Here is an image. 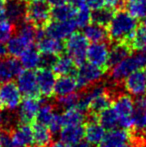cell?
<instances>
[{
  "label": "cell",
  "instance_id": "43",
  "mask_svg": "<svg viewBox=\"0 0 146 147\" xmlns=\"http://www.w3.org/2000/svg\"><path fill=\"white\" fill-rule=\"evenodd\" d=\"M66 1H67V3L70 4L75 9L86 5V0H66Z\"/></svg>",
  "mask_w": 146,
  "mask_h": 147
},
{
  "label": "cell",
  "instance_id": "55",
  "mask_svg": "<svg viewBox=\"0 0 146 147\" xmlns=\"http://www.w3.org/2000/svg\"><path fill=\"white\" fill-rule=\"evenodd\" d=\"M145 68H146V67H145ZM145 74H146V70H145Z\"/></svg>",
  "mask_w": 146,
  "mask_h": 147
},
{
  "label": "cell",
  "instance_id": "33",
  "mask_svg": "<svg viewBox=\"0 0 146 147\" xmlns=\"http://www.w3.org/2000/svg\"><path fill=\"white\" fill-rule=\"evenodd\" d=\"M132 128L137 133H142L146 128V107L135 106L132 115Z\"/></svg>",
  "mask_w": 146,
  "mask_h": 147
},
{
  "label": "cell",
  "instance_id": "34",
  "mask_svg": "<svg viewBox=\"0 0 146 147\" xmlns=\"http://www.w3.org/2000/svg\"><path fill=\"white\" fill-rule=\"evenodd\" d=\"M54 107L50 103H43L39 107L37 114L35 117V121L37 123H40L42 125L48 126L49 122L51 121L53 115H54Z\"/></svg>",
  "mask_w": 146,
  "mask_h": 147
},
{
  "label": "cell",
  "instance_id": "53",
  "mask_svg": "<svg viewBox=\"0 0 146 147\" xmlns=\"http://www.w3.org/2000/svg\"><path fill=\"white\" fill-rule=\"evenodd\" d=\"M143 133H144V139H145V141H146V128H145L144 131H143Z\"/></svg>",
  "mask_w": 146,
  "mask_h": 147
},
{
  "label": "cell",
  "instance_id": "6",
  "mask_svg": "<svg viewBox=\"0 0 146 147\" xmlns=\"http://www.w3.org/2000/svg\"><path fill=\"white\" fill-rule=\"evenodd\" d=\"M51 17V9L46 2L32 1L26 5L25 18L35 26L45 25Z\"/></svg>",
  "mask_w": 146,
  "mask_h": 147
},
{
  "label": "cell",
  "instance_id": "16",
  "mask_svg": "<svg viewBox=\"0 0 146 147\" xmlns=\"http://www.w3.org/2000/svg\"><path fill=\"white\" fill-rule=\"evenodd\" d=\"M86 119H87V122H86V125L84 126V137L92 145H98L103 139L106 130L98 122L97 115L89 113Z\"/></svg>",
  "mask_w": 146,
  "mask_h": 147
},
{
  "label": "cell",
  "instance_id": "26",
  "mask_svg": "<svg viewBox=\"0 0 146 147\" xmlns=\"http://www.w3.org/2000/svg\"><path fill=\"white\" fill-rule=\"evenodd\" d=\"M83 35L90 42H101L108 38L107 29L105 26L90 22L88 25L83 27Z\"/></svg>",
  "mask_w": 146,
  "mask_h": 147
},
{
  "label": "cell",
  "instance_id": "32",
  "mask_svg": "<svg viewBox=\"0 0 146 147\" xmlns=\"http://www.w3.org/2000/svg\"><path fill=\"white\" fill-rule=\"evenodd\" d=\"M73 21L76 27L83 28L92 21V12L86 5L76 8L73 16Z\"/></svg>",
  "mask_w": 146,
  "mask_h": 147
},
{
  "label": "cell",
  "instance_id": "12",
  "mask_svg": "<svg viewBox=\"0 0 146 147\" xmlns=\"http://www.w3.org/2000/svg\"><path fill=\"white\" fill-rule=\"evenodd\" d=\"M36 73L37 86L39 94L45 98H50L54 94V85L56 81V74L51 68L40 67Z\"/></svg>",
  "mask_w": 146,
  "mask_h": 147
},
{
  "label": "cell",
  "instance_id": "27",
  "mask_svg": "<svg viewBox=\"0 0 146 147\" xmlns=\"http://www.w3.org/2000/svg\"><path fill=\"white\" fill-rule=\"evenodd\" d=\"M130 53V47L129 45L125 44L124 42H116L109 49V55H108V64L107 66H114L115 64L119 63L123 60L127 55Z\"/></svg>",
  "mask_w": 146,
  "mask_h": 147
},
{
  "label": "cell",
  "instance_id": "28",
  "mask_svg": "<svg viewBox=\"0 0 146 147\" xmlns=\"http://www.w3.org/2000/svg\"><path fill=\"white\" fill-rule=\"evenodd\" d=\"M64 125H79L83 124L86 119V113L79 109L77 106L70 107L61 113Z\"/></svg>",
  "mask_w": 146,
  "mask_h": 147
},
{
  "label": "cell",
  "instance_id": "35",
  "mask_svg": "<svg viewBox=\"0 0 146 147\" xmlns=\"http://www.w3.org/2000/svg\"><path fill=\"white\" fill-rule=\"evenodd\" d=\"M129 42L131 43V47L136 51L146 52V30L142 27L137 28Z\"/></svg>",
  "mask_w": 146,
  "mask_h": 147
},
{
  "label": "cell",
  "instance_id": "50",
  "mask_svg": "<svg viewBox=\"0 0 146 147\" xmlns=\"http://www.w3.org/2000/svg\"><path fill=\"white\" fill-rule=\"evenodd\" d=\"M142 28H144L146 30V17L143 18V22H142Z\"/></svg>",
  "mask_w": 146,
  "mask_h": 147
},
{
  "label": "cell",
  "instance_id": "25",
  "mask_svg": "<svg viewBox=\"0 0 146 147\" xmlns=\"http://www.w3.org/2000/svg\"><path fill=\"white\" fill-rule=\"evenodd\" d=\"M76 64L68 55H58L54 60L51 69L56 75H70L75 72Z\"/></svg>",
  "mask_w": 146,
  "mask_h": 147
},
{
  "label": "cell",
  "instance_id": "41",
  "mask_svg": "<svg viewBox=\"0 0 146 147\" xmlns=\"http://www.w3.org/2000/svg\"><path fill=\"white\" fill-rule=\"evenodd\" d=\"M0 140H1V143L3 147H24L14 141L11 138V135H10L9 132L5 131V130L0 131Z\"/></svg>",
  "mask_w": 146,
  "mask_h": 147
},
{
  "label": "cell",
  "instance_id": "37",
  "mask_svg": "<svg viewBox=\"0 0 146 147\" xmlns=\"http://www.w3.org/2000/svg\"><path fill=\"white\" fill-rule=\"evenodd\" d=\"M36 32H37V28H35V25L29 21L20 22L19 27H18L17 30L18 34L23 36L24 38L27 39L32 44L36 40Z\"/></svg>",
  "mask_w": 146,
  "mask_h": 147
},
{
  "label": "cell",
  "instance_id": "11",
  "mask_svg": "<svg viewBox=\"0 0 146 147\" xmlns=\"http://www.w3.org/2000/svg\"><path fill=\"white\" fill-rule=\"evenodd\" d=\"M109 49V46L105 41L91 42V44L88 45L86 51V60L89 63L105 69L108 64Z\"/></svg>",
  "mask_w": 146,
  "mask_h": 147
},
{
  "label": "cell",
  "instance_id": "51",
  "mask_svg": "<svg viewBox=\"0 0 146 147\" xmlns=\"http://www.w3.org/2000/svg\"><path fill=\"white\" fill-rule=\"evenodd\" d=\"M5 1H6V0H0V8L4 7V4H5Z\"/></svg>",
  "mask_w": 146,
  "mask_h": 147
},
{
  "label": "cell",
  "instance_id": "3",
  "mask_svg": "<svg viewBox=\"0 0 146 147\" xmlns=\"http://www.w3.org/2000/svg\"><path fill=\"white\" fill-rule=\"evenodd\" d=\"M112 108L118 117V127L123 129H132V115L134 112L135 103L129 94H119L112 100Z\"/></svg>",
  "mask_w": 146,
  "mask_h": 147
},
{
  "label": "cell",
  "instance_id": "21",
  "mask_svg": "<svg viewBox=\"0 0 146 147\" xmlns=\"http://www.w3.org/2000/svg\"><path fill=\"white\" fill-rule=\"evenodd\" d=\"M19 58L22 68L27 70H35L40 68L42 54L37 48L30 46L20 55Z\"/></svg>",
  "mask_w": 146,
  "mask_h": 147
},
{
  "label": "cell",
  "instance_id": "18",
  "mask_svg": "<svg viewBox=\"0 0 146 147\" xmlns=\"http://www.w3.org/2000/svg\"><path fill=\"white\" fill-rule=\"evenodd\" d=\"M3 8L7 18L13 23H20L25 18V0H6Z\"/></svg>",
  "mask_w": 146,
  "mask_h": 147
},
{
  "label": "cell",
  "instance_id": "23",
  "mask_svg": "<svg viewBox=\"0 0 146 147\" xmlns=\"http://www.w3.org/2000/svg\"><path fill=\"white\" fill-rule=\"evenodd\" d=\"M78 88L77 80L75 76L70 75H61L58 79H56L54 85V94L57 96L69 94V93L76 92Z\"/></svg>",
  "mask_w": 146,
  "mask_h": 147
},
{
  "label": "cell",
  "instance_id": "45",
  "mask_svg": "<svg viewBox=\"0 0 146 147\" xmlns=\"http://www.w3.org/2000/svg\"><path fill=\"white\" fill-rule=\"evenodd\" d=\"M94 145H92L90 142H88L87 140H83V139H81L80 141H78L77 143H75V144H73L72 146H70V147H93Z\"/></svg>",
  "mask_w": 146,
  "mask_h": 147
},
{
  "label": "cell",
  "instance_id": "47",
  "mask_svg": "<svg viewBox=\"0 0 146 147\" xmlns=\"http://www.w3.org/2000/svg\"><path fill=\"white\" fill-rule=\"evenodd\" d=\"M47 2L52 6H57V5H61V4L66 3L67 1L66 0H47Z\"/></svg>",
  "mask_w": 146,
  "mask_h": 147
},
{
  "label": "cell",
  "instance_id": "24",
  "mask_svg": "<svg viewBox=\"0 0 146 147\" xmlns=\"http://www.w3.org/2000/svg\"><path fill=\"white\" fill-rule=\"evenodd\" d=\"M33 128V147H48L52 141V133L48 127L40 123L32 125Z\"/></svg>",
  "mask_w": 146,
  "mask_h": 147
},
{
  "label": "cell",
  "instance_id": "31",
  "mask_svg": "<svg viewBox=\"0 0 146 147\" xmlns=\"http://www.w3.org/2000/svg\"><path fill=\"white\" fill-rule=\"evenodd\" d=\"M74 13L75 8L66 2L61 5L53 6V9L51 10V17L53 20H72Z\"/></svg>",
  "mask_w": 146,
  "mask_h": 147
},
{
  "label": "cell",
  "instance_id": "5",
  "mask_svg": "<svg viewBox=\"0 0 146 147\" xmlns=\"http://www.w3.org/2000/svg\"><path fill=\"white\" fill-rule=\"evenodd\" d=\"M105 69L99 66H96L89 62H84L79 65L75 71V78L77 80L78 88H87L88 86L98 83L103 78Z\"/></svg>",
  "mask_w": 146,
  "mask_h": 147
},
{
  "label": "cell",
  "instance_id": "1",
  "mask_svg": "<svg viewBox=\"0 0 146 147\" xmlns=\"http://www.w3.org/2000/svg\"><path fill=\"white\" fill-rule=\"evenodd\" d=\"M138 28L137 19L126 10L113 12L110 21L107 24L108 37L114 42H126L134 35Z\"/></svg>",
  "mask_w": 146,
  "mask_h": 147
},
{
  "label": "cell",
  "instance_id": "9",
  "mask_svg": "<svg viewBox=\"0 0 146 147\" xmlns=\"http://www.w3.org/2000/svg\"><path fill=\"white\" fill-rule=\"evenodd\" d=\"M132 135L128 130L117 127L108 130L98 145L99 147H132Z\"/></svg>",
  "mask_w": 146,
  "mask_h": 147
},
{
  "label": "cell",
  "instance_id": "4",
  "mask_svg": "<svg viewBox=\"0 0 146 147\" xmlns=\"http://www.w3.org/2000/svg\"><path fill=\"white\" fill-rule=\"evenodd\" d=\"M88 40L83 33L74 32L66 38L64 50L66 54L74 61L76 65H81L86 61V51L88 48Z\"/></svg>",
  "mask_w": 146,
  "mask_h": 147
},
{
  "label": "cell",
  "instance_id": "8",
  "mask_svg": "<svg viewBox=\"0 0 146 147\" xmlns=\"http://www.w3.org/2000/svg\"><path fill=\"white\" fill-rule=\"evenodd\" d=\"M22 100V94L20 93L16 83L13 81L0 83V102L1 105L10 111L16 110Z\"/></svg>",
  "mask_w": 146,
  "mask_h": 147
},
{
  "label": "cell",
  "instance_id": "10",
  "mask_svg": "<svg viewBox=\"0 0 146 147\" xmlns=\"http://www.w3.org/2000/svg\"><path fill=\"white\" fill-rule=\"evenodd\" d=\"M40 96H25L18 106L17 118L20 123H31L35 121L39 107L42 104Z\"/></svg>",
  "mask_w": 146,
  "mask_h": 147
},
{
  "label": "cell",
  "instance_id": "40",
  "mask_svg": "<svg viewBox=\"0 0 146 147\" xmlns=\"http://www.w3.org/2000/svg\"><path fill=\"white\" fill-rule=\"evenodd\" d=\"M64 126V124H63V120H62V116H61L60 113H57L55 112L54 115H53L52 119H51V121L49 122L48 124V129L50 130V132L52 134H56L58 133L59 131L61 130V128Z\"/></svg>",
  "mask_w": 146,
  "mask_h": 147
},
{
  "label": "cell",
  "instance_id": "22",
  "mask_svg": "<svg viewBox=\"0 0 146 147\" xmlns=\"http://www.w3.org/2000/svg\"><path fill=\"white\" fill-rule=\"evenodd\" d=\"M32 46V43L29 42L20 34L12 35L11 38L6 42V51L10 56L19 57L28 47Z\"/></svg>",
  "mask_w": 146,
  "mask_h": 147
},
{
  "label": "cell",
  "instance_id": "17",
  "mask_svg": "<svg viewBox=\"0 0 146 147\" xmlns=\"http://www.w3.org/2000/svg\"><path fill=\"white\" fill-rule=\"evenodd\" d=\"M22 71V66L16 57L10 56L0 59V83L13 81Z\"/></svg>",
  "mask_w": 146,
  "mask_h": 147
},
{
  "label": "cell",
  "instance_id": "20",
  "mask_svg": "<svg viewBox=\"0 0 146 147\" xmlns=\"http://www.w3.org/2000/svg\"><path fill=\"white\" fill-rule=\"evenodd\" d=\"M59 138L62 142L67 145L72 146L77 143L84 137V126L83 124L79 125H64L58 132Z\"/></svg>",
  "mask_w": 146,
  "mask_h": 147
},
{
  "label": "cell",
  "instance_id": "44",
  "mask_svg": "<svg viewBox=\"0 0 146 147\" xmlns=\"http://www.w3.org/2000/svg\"><path fill=\"white\" fill-rule=\"evenodd\" d=\"M122 3V0H105V6L109 8H115Z\"/></svg>",
  "mask_w": 146,
  "mask_h": 147
},
{
  "label": "cell",
  "instance_id": "19",
  "mask_svg": "<svg viewBox=\"0 0 146 147\" xmlns=\"http://www.w3.org/2000/svg\"><path fill=\"white\" fill-rule=\"evenodd\" d=\"M11 138L24 147H33V128L30 123H19L12 129Z\"/></svg>",
  "mask_w": 146,
  "mask_h": 147
},
{
  "label": "cell",
  "instance_id": "29",
  "mask_svg": "<svg viewBox=\"0 0 146 147\" xmlns=\"http://www.w3.org/2000/svg\"><path fill=\"white\" fill-rule=\"evenodd\" d=\"M97 120L105 130H111L118 127V117L111 106L98 113Z\"/></svg>",
  "mask_w": 146,
  "mask_h": 147
},
{
  "label": "cell",
  "instance_id": "39",
  "mask_svg": "<svg viewBox=\"0 0 146 147\" xmlns=\"http://www.w3.org/2000/svg\"><path fill=\"white\" fill-rule=\"evenodd\" d=\"M79 97L80 94H78L76 92L61 95V96H57V104L59 105V107H61L63 109L77 106V103L79 101Z\"/></svg>",
  "mask_w": 146,
  "mask_h": 147
},
{
  "label": "cell",
  "instance_id": "48",
  "mask_svg": "<svg viewBox=\"0 0 146 147\" xmlns=\"http://www.w3.org/2000/svg\"><path fill=\"white\" fill-rule=\"evenodd\" d=\"M6 54H7V51H6L5 45L3 43H0V59L3 58Z\"/></svg>",
  "mask_w": 146,
  "mask_h": 147
},
{
  "label": "cell",
  "instance_id": "36",
  "mask_svg": "<svg viewBox=\"0 0 146 147\" xmlns=\"http://www.w3.org/2000/svg\"><path fill=\"white\" fill-rule=\"evenodd\" d=\"M93 11L94 12H92V21L103 26L107 25L113 15L112 8L106 7V6L100 9L93 10Z\"/></svg>",
  "mask_w": 146,
  "mask_h": 147
},
{
  "label": "cell",
  "instance_id": "52",
  "mask_svg": "<svg viewBox=\"0 0 146 147\" xmlns=\"http://www.w3.org/2000/svg\"><path fill=\"white\" fill-rule=\"evenodd\" d=\"M32 1H41V2H46L47 0H32Z\"/></svg>",
  "mask_w": 146,
  "mask_h": 147
},
{
  "label": "cell",
  "instance_id": "54",
  "mask_svg": "<svg viewBox=\"0 0 146 147\" xmlns=\"http://www.w3.org/2000/svg\"><path fill=\"white\" fill-rule=\"evenodd\" d=\"M0 147H3L2 146V143H1V140H0Z\"/></svg>",
  "mask_w": 146,
  "mask_h": 147
},
{
  "label": "cell",
  "instance_id": "2",
  "mask_svg": "<svg viewBox=\"0 0 146 147\" xmlns=\"http://www.w3.org/2000/svg\"><path fill=\"white\" fill-rule=\"evenodd\" d=\"M145 67L146 52L137 51L135 53H129V55H127L119 63L110 67V78L114 82H121L130 73Z\"/></svg>",
  "mask_w": 146,
  "mask_h": 147
},
{
  "label": "cell",
  "instance_id": "30",
  "mask_svg": "<svg viewBox=\"0 0 146 147\" xmlns=\"http://www.w3.org/2000/svg\"><path fill=\"white\" fill-rule=\"evenodd\" d=\"M125 10L136 19L146 17V0H125Z\"/></svg>",
  "mask_w": 146,
  "mask_h": 147
},
{
  "label": "cell",
  "instance_id": "46",
  "mask_svg": "<svg viewBox=\"0 0 146 147\" xmlns=\"http://www.w3.org/2000/svg\"><path fill=\"white\" fill-rule=\"evenodd\" d=\"M48 147H70V146L67 145L64 142H62L61 140H59V141H54V142H52V143H50L48 145Z\"/></svg>",
  "mask_w": 146,
  "mask_h": 147
},
{
  "label": "cell",
  "instance_id": "38",
  "mask_svg": "<svg viewBox=\"0 0 146 147\" xmlns=\"http://www.w3.org/2000/svg\"><path fill=\"white\" fill-rule=\"evenodd\" d=\"M14 23L10 21L8 18L0 21V43L5 44L11 36L14 34Z\"/></svg>",
  "mask_w": 146,
  "mask_h": 147
},
{
  "label": "cell",
  "instance_id": "15",
  "mask_svg": "<svg viewBox=\"0 0 146 147\" xmlns=\"http://www.w3.org/2000/svg\"><path fill=\"white\" fill-rule=\"evenodd\" d=\"M124 88L130 95L140 96L146 94V74L142 69L130 73L123 79Z\"/></svg>",
  "mask_w": 146,
  "mask_h": 147
},
{
  "label": "cell",
  "instance_id": "7",
  "mask_svg": "<svg viewBox=\"0 0 146 147\" xmlns=\"http://www.w3.org/2000/svg\"><path fill=\"white\" fill-rule=\"evenodd\" d=\"M35 41H37V49L40 51L41 54L58 56L64 51L62 40L48 36L45 34L43 29H37Z\"/></svg>",
  "mask_w": 146,
  "mask_h": 147
},
{
  "label": "cell",
  "instance_id": "42",
  "mask_svg": "<svg viewBox=\"0 0 146 147\" xmlns=\"http://www.w3.org/2000/svg\"><path fill=\"white\" fill-rule=\"evenodd\" d=\"M86 6L92 10L100 9L105 6V0H86Z\"/></svg>",
  "mask_w": 146,
  "mask_h": 147
},
{
  "label": "cell",
  "instance_id": "49",
  "mask_svg": "<svg viewBox=\"0 0 146 147\" xmlns=\"http://www.w3.org/2000/svg\"><path fill=\"white\" fill-rule=\"evenodd\" d=\"M4 121H5V119H4L3 114H2V113L0 112V129H1V127H2V126H3Z\"/></svg>",
  "mask_w": 146,
  "mask_h": 147
},
{
  "label": "cell",
  "instance_id": "13",
  "mask_svg": "<svg viewBox=\"0 0 146 147\" xmlns=\"http://www.w3.org/2000/svg\"><path fill=\"white\" fill-rule=\"evenodd\" d=\"M16 85L23 96H40L34 70L22 69L16 77Z\"/></svg>",
  "mask_w": 146,
  "mask_h": 147
},
{
  "label": "cell",
  "instance_id": "14",
  "mask_svg": "<svg viewBox=\"0 0 146 147\" xmlns=\"http://www.w3.org/2000/svg\"><path fill=\"white\" fill-rule=\"evenodd\" d=\"M76 25L72 20H53L50 23L47 24L44 27V32L48 36L54 37V38L66 39L70 36L72 33L75 32Z\"/></svg>",
  "mask_w": 146,
  "mask_h": 147
}]
</instances>
